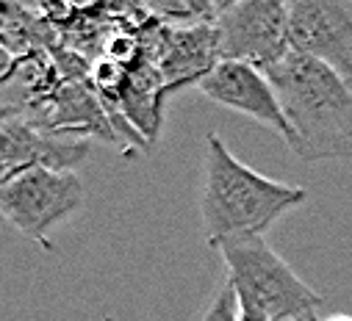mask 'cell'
<instances>
[{
    "label": "cell",
    "instance_id": "cell-1",
    "mask_svg": "<svg viewBox=\"0 0 352 321\" xmlns=\"http://www.w3.org/2000/svg\"><path fill=\"white\" fill-rule=\"evenodd\" d=\"M308 197L311 194L300 186L278 183L255 172L233 155L222 136L208 133L200 183V219L211 247L236 238H263V233H270L280 216L302 208Z\"/></svg>",
    "mask_w": 352,
    "mask_h": 321
},
{
    "label": "cell",
    "instance_id": "cell-2",
    "mask_svg": "<svg viewBox=\"0 0 352 321\" xmlns=\"http://www.w3.org/2000/svg\"><path fill=\"white\" fill-rule=\"evenodd\" d=\"M267 75L294 130L297 158L308 164L352 158V86L333 67L292 50Z\"/></svg>",
    "mask_w": 352,
    "mask_h": 321
},
{
    "label": "cell",
    "instance_id": "cell-3",
    "mask_svg": "<svg viewBox=\"0 0 352 321\" xmlns=\"http://www.w3.org/2000/svg\"><path fill=\"white\" fill-rule=\"evenodd\" d=\"M225 277L233 283L241 310H258L275 321H297L316 313L324 296L316 294L263 238H236L217 247Z\"/></svg>",
    "mask_w": 352,
    "mask_h": 321
},
{
    "label": "cell",
    "instance_id": "cell-4",
    "mask_svg": "<svg viewBox=\"0 0 352 321\" xmlns=\"http://www.w3.org/2000/svg\"><path fill=\"white\" fill-rule=\"evenodd\" d=\"M214 25L219 34V61H239L270 72L294 50L292 6L280 0L222 3Z\"/></svg>",
    "mask_w": 352,
    "mask_h": 321
},
{
    "label": "cell",
    "instance_id": "cell-5",
    "mask_svg": "<svg viewBox=\"0 0 352 321\" xmlns=\"http://www.w3.org/2000/svg\"><path fill=\"white\" fill-rule=\"evenodd\" d=\"M86 189L75 172L25 169L0 183V211L6 222L36 244H47L53 227L83 205Z\"/></svg>",
    "mask_w": 352,
    "mask_h": 321
},
{
    "label": "cell",
    "instance_id": "cell-6",
    "mask_svg": "<svg viewBox=\"0 0 352 321\" xmlns=\"http://www.w3.org/2000/svg\"><path fill=\"white\" fill-rule=\"evenodd\" d=\"M197 89L211 103L230 108L236 114H244V117L255 119L258 125L270 128L292 150L294 130L283 114L280 97H278L267 72H261L250 64H239V61H219L197 84Z\"/></svg>",
    "mask_w": 352,
    "mask_h": 321
},
{
    "label": "cell",
    "instance_id": "cell-7",
    "mask_svg": "<svg viewBox=\"0 0 352 321\" xmlns=\"http://www.w3.org/2000/svg\"><path fill=\"white\" fill-rule=\"evenodd\" d=\"M292 45L352 86V0H292Z\"/></svg>",
    "mask_w": 352,
    "mask_h": 321
},
{
    "label": "cell",
    "instance_id": "cell-8",
    "mask_svg": "<svg viewBox=\"0 0 352 321\" xmlns=\"http://www.w3.org/2000/svg\"><path fill=\"white\" fill-rule=\"evenodd\" d=\"M0 139H3V155H0L3 178L25 169L72 172L89 155V139L42 130L23 117H3Z\"/></svg>",
    "mask_w": 352,
    "mask_h": 321
},
{
    "label": "cell",
    "instance_id": "cell-9",
    "mask_svg": "<svg viewBox=\"0 0 352 321\" xmlns=\"http://www.w3.org/2000/svg\"><path fill=\"white\" fill-rule=\"evenodd\" d=\"M217 64H219V34L214 23L169 31L161 56L164 92L181 89L189 84L197 86Z\"/></svg>",
    "mask_w": 352,
    "mask_h": 321
},
{
    "label": "cell",
    "instance_id": "cell-10",
    "mask_svg": "<svg viewBox=\"0 0 352 321\" xmlns=\"http://www.w3.org/2000/svg\"><path fill=\"white\" fill-rule=\"evenodd\" d=\"M200 321H241V305H239L236 288L228 277L219 283V288H217V294H214V299L206 307Z\"/></svg>",
    "mask_w": 352,
    "mask_h": 321
},
{
    "label": "cell",
    "instance_id": "cell-11",
    "mask_svg": "<svg viewBox=\"0 0 352 321\" xmlns=\"http://www.w3.org/2000/svg\"><path fill=\"white\" fill-rule=\"evenodd\" d=\"M327 321H352V316H330Z\"/></svg>",
    "mask_w": 352,
    "mask_h": 321
},
{
    "label": "cell",
    "instance_id": "cell-12",
    "mask_svg": "<svg viewBox=\"0 0 352 321\" xmlns=\"http://www.w3.org/2000/svg\"><path fill=\"white\" fill-rule=\"evenodd\" d=\"M297 321H316V313H308V316H302V318H297Z\"/></svg>",
    "mask_w": 352,
    "mask_h": 321
}]
</instances>
